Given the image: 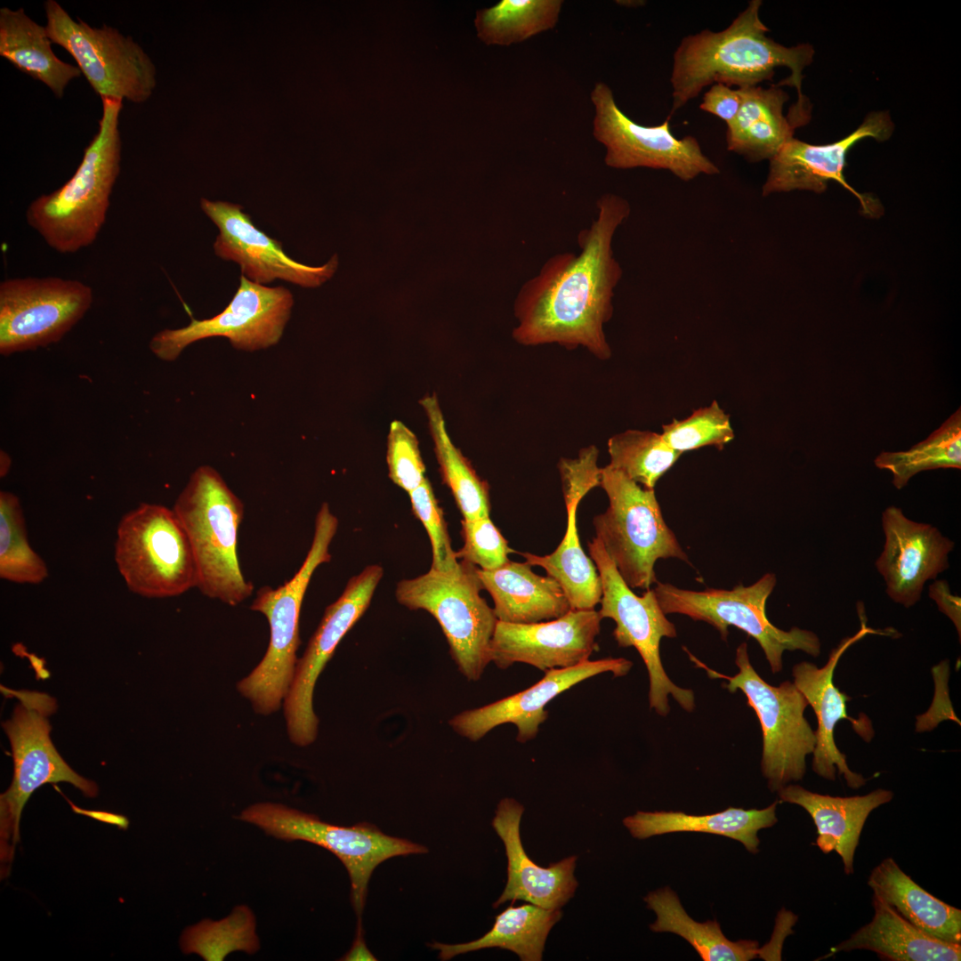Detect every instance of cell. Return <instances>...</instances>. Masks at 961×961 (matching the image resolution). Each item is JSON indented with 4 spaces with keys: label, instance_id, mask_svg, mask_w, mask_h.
<instances>
[{
    "label": "cell",
    "instance_id": "cell-1",
    "mask_svg": "<svg viewBox=\"0 0 961 961\" xmlns=\"http://www.w3.org/2000/svg\"><path fill=\"white\" fill-rule=\"evenodd\" d=\"M596 208V217L577 236L579 252L553 255L519 290L513 330L518 343L583 347L600 359L610 358L603 327L613 315L615 289L622 278L612 242L631 208L613 193L600 197Z\"/></svg>",
    "mask_w": 961,
    "mask_h": 961
},
{
    "label": "cell",
    "instance_id": "cell-2",
    "mask_svg": "<svg viewBox=\"0 0 961 961\" xmlns=\"http://www.w3.org/2000/svg\"><path fill=\"white\" fill-rule=\"evenodd\" d=\"M762 4L761 0L749 1L723 30L704 29L681 40L673 56L670 117L707 85L755 86L772 80L775 69L786 67L790 76L776 85L794 86L797 91V101L787 117L796 127L809 122L811 106L802 93V82L804 69L813 61L814 48L809 44L785 46L769 37V28L760 18Z\"/></svg>",
    "mask_w": 961,
    "mask_h": 961
},
{
    "label": "cell",
    "instance_id": "cell-3",
    "mask_svg": "<svg viewBox=\"0 0 961 961\" xmlns=\"http://www.w3.org/2000/svg\"><path fill=\"white\" fill-rule=\"evenodd\" d=\"M101 101L99 130L72 177L54 191L36 198L26 211L28 224L61 254L76 253L95 241L119 175L118 124L123 101L101 98Z\"/></svg>",
    "mask_w": 961,
    "mask_h": 961
},
{
    "label": "cell",
    "instance_id": "cell-4",
    "mask_svg": "<svg viewBox=\"0 0 961 961\" xmlns=\"http://www.w3.org/2000/svg\"><path fill=\"white\" fill-rule=\"evenodd\" d=\"M189 539L197 587L206 597L236 606L254 586L242 573L238 534L244 504L210 465L193 471L172 508Z\"/></svg>",
    "mask_w": 961,
    "mask_h": 961
},
{
    "label": "cell",
    "instance_id": "cell-5",
    "mask_svg": "<svg viewBox=\"0 0 961 961\" xmlns=\"http://www.w3.org/2000/svg\"><path fill=\"white\" fill-rule=\"evenodd\" d=\"M338 519L327 503L315 519L311 545L293 577L276 588L263 586L256 593L251 610L265 616L270 642L259 664L238 684V691L259 715L277 712L293 681L300 645L299 620L303 598L316 569L331 560L329 546L336 534Z\"/></svg>",
    "mask_w": 961,
    "mask_h": 961
},
{
    "label": "cell",
    "instance_id": "cell-6",
    "mask_svg": "<svg viewBox=\"0 0 961 961\" xmlns=\"http://www.w3.org/2000/svg\"><path fill=\"white\" fill-rule=\"evenodd\" d=\"M19 699L10 720L3 723L13 759V777L0 795L1 877L10 873L20 840L21 812L33 792L45 783L69 782L85 795L94 797L97 785L74 771L54 747L48 716L56 701L48 694L8 690Z\"/></svg>",
    "mask_w": 961,
    "mask_h": 961
},
{
    "label": "cell",
    "instance_id": "cell-7",
    "mask_svg": "<svg viewBox=\"0 0 961 961\" xmlns=\"http://www.w3.org/2000/svg\"><path fill=\"white\" fill-rule=\"evenodd\" d=\"M600 486L609 498L606 511L594 516L596 538L630 588L648 590L658 559L690 563L687 553L666 523L654 489L642 487L609 464Z\"/></svg>",
    "mask_w": 961,
    "mask_h": 961
},
{
    "label": "cell",
    "instance_id": "cell-8",
    "mask_svg": "<svg viewBox=\"0 0 961 961\" xmlns=\"http://www.w3.org/2000/svg\"><path fill=\"white\" fill-rule=\"evenodd\" d=\"M483 589L477 567L460 560L452 570L431 568L416 577L400 580L395 591L400 604L425 610L437 620L458 671L472 682L490 663V642L498 621L494 609L480 596Z\"/></svg>",
    "mask_w": 961,
    "mask_h": 961
},
{
    "label": "cell",
    "instance_id": "cell-9",
    "mask_svg": "<svg viewBox=\"0 0 961 961\" xmlns=\"http://www.w3.org/2000/svg\"><path fill=\"white\" fill-rule=\"evenodd\" d=\"M690 656L711 678H722L731 693L741 690L747 705L755 711L763 733L761 769L771 792H778L792 781L803 779L806 772V756L816 745L815 731L804 717L809 706L795 684L785 681L778 686L764 681L752 666L747 645L742 642L736 650L733 676L713 670Z\"/></svg>",
    "mask_w": 961,
    "mask_h": 961
},
{
    "label": "cell",
    "instance_id": "cell-10",
    "mask_svg": "<svg viewBox=\"0 0 961 961\" xmlns=\"http://www.w3.org/2000/svg\"><path fill=\"white\" fill-rule=\"evenodd\" d=\"M115 562L127 588L146 598L179 596L197 587L187 535L173 509L142 503L120 519Z\"/></svg>",
    "mask_w": 961,
    "mask_h": 961
},
{
    "label": "cell",
    "instance_id": "cell-11",
    "mask_svg": "<svg viewBox=\"0 0 961 961\" xmlns=\"http://www.w3.org/2000/svg\"><path fill=\"white\" fill-rule=\"evenodd\" d=\"M653 589L664 613L685 615L715 627L723 641L729 626H735L753 637L761 646L773 674L782 670L785 650H802L814 658L820 653L818 635L796 626L788 631L775 626L767 618L766 602L777 577L766 573L749 586L738 585L731 590L691 591L657 581Z\"/></svg>",
    "mask_w": 961,
    "mask_h": 961
},
{
    "label": "cell",
    "instance_id": "cell-12",
    "mask_svg": "<svg viewBox=\"0 0 961 961\" xmlns=\"http://www.w3.org/2000/svg\"><path fill=\"white\" fill-rule=\"evenodd\" d=\"M590 558L594 561L602 583V618L616 623L612 633L618 645L634 647L640 654L649 676V705L658 715L670 712L668 696L690 713L695 708L692 690L675 684L669 678L660 658L662 638L677 636L675 626L667 619L656 598L653 589L636 595L623 580L599 539L587 543Z\"/></svg>",
    "mask_w": 961,
    "mask_h": 961
},
{
    "label": "cell",
    "instance_id": "cell-13",
    "mask_svg": "<svg viewBox=\"0 0 961 961\" xmlns=\"http://www.w3.org/2000/svg\"><path fill=\"white\" fill-rule=\"evenodd\" d=\"M239 820L257 826L271 836L310 842L334 853L348 871L358 923H361L367 884L374 869L392 857L428 852L424 845L385 835L367 822L351 827L332 825L313 814L280 804H254L242 811Z\"/></svg>",
    "mask_w": 961,
    "mask_h": 961
},
{
    "label": "cell",
    "instance_id": "cell-14",
    "mask_svg": "<svg viewBox=\"0 0 961 961\" xmlns=\"http://www.w3.org/2000/svg\"><path fill=\"white\" fill-rule=\"evenodd\" d=\"M45 28L53 44L64 48L101 98L147 101L156 86V68L131 36L106 24L93 28L76 21L55 0L44 2Z\"/></svg>",
    "mask_w": 961,
    "mask_h": 961
},
{
    "label": "cell",
    "instance_id": "cell-15",
    "mask_svg": "<svg viewBox=\"0 0 961 961\" xmlns=\"http://www.w3.org/2000/svg\"><path fill=\"white\" fill-rule=\"evenodd\" d=\"M590 99L594 107L593 135L605 148L607 166L666 170L683 182L720 174L694 136L673 134L670 116L658 125L634 122L618 106L612 90L603 82L594 85Z\"/></svg>",
    "mask_w": 961,
    "mask_h": 961
},
{
    "label": "cell",
    "instance_id": "cell-16",
    "mask_svg": "<svg viewBox=\"0 0 961 961\" xmlns=\"http://www.w3.org/2000/svg\"><path fill=\"white\" fill-rule=\"evenodd\" d=\"M87 284L60 277L0 283V354L46 347L62 339L91 308Z\"/></svg>",
    "mask_w": 961,
    "mask_h": 961
},
{
    "label": "cell",
    "instance_id": "cell-17",
    "mask_svg": "<svg viewBox=\"0 0 961 961\" xmlns=\"http://www.w3.org/2000/svg\"><path fill=\"white\" fill-rule=\"evenodd\" d=\"M294 297L286 287H270L241 275L239 286L217 315L192 319L185 327L166 328L149 341V350L159 359L175 360L193 343L210 337H225L237 350L254 351L276 345L290 319Z\"/></svg>",
    "mask_w": 961,
    "mask_h": 961
},
{
    "label": "cell",
    "instance_id": "cell-18",
    "mask_svg": "<svg viewBox=\"0 0 961 961\" xmlns=\"http://www.w3.org/2000/svg\"><path fill=\"white\" fill-rule=\"evenodd\" d=\"M383 575L384 569L372 564L351 577L342 594L326 608L304 653L298 658L283 701L287 734L293 744L306 747L317 739L319 718L313 710L316 682L341 640L368 608Z\"/></svg>",
    "mask_w": 961,
    "mask_h": 961
},
{
    "label": "cell",
    "instance_id": "cell-19",
    "mask_svg": "<svg viewBox=\"0 0 961 961\" xmlns=\"http://www.w3.org/2000/svg\"><path fill=\"white\" fill-rule=\"evenodd\" d=\"M200 207L219 230L214 254L238 263L241 275L266 286L282 279L303 287H317L329 279L338 266L334 254L324 265L312 267L289 257L279 240L255 227L238 204L202 198Z\"/></svg>",
    "mask_w": 961,
    "mask_h": 961
},
{
    "label": "cell",
    "instance_id": "cell-20",
    "mask_svg": "<svg viewBox=\"0 0 961 961\" xmlns=\"http://www.w3.org/2000/svg\"><path fill=\"white\" fill-rule=\"evenodd\" d=\"M860 630L855 634L844 638L831 650L824 666L818 667L812 662L802 661L795 664L792 669L793 682L813 709L818 721L815 731L816 745L812 752V771L831 781L836 779V774L843 776L847 786L852 789L864 786L867 779L849 768L845 755L836 747L835 729L840 721L846 719L866 742L872 739L875 732L866 715H862L860 719L848 715L846 702L851 698L835 685L834 673L839 659L850 646L869 634H889L887 632L868 627L866 619L860 615Z\"/></svg>",
    "mask_w": 961,
    "mask_h": 961
},
{
    "label": "cell",
    "instance_id": "cell-21",
    "mask_svg": "<svg viewBox=\"0 0 961 961\" xmlns=\"http://www.w3.org/2000/svg\"><path fill=\"white\" fill-rule=\"evenodd\" d=\"M602 618L594 610H569L552 620L529 624L497 621L490 662L500 669L524 663L545 672L577 666L599 650Z\"/></svg>",
    "mask_w": 961,
    "mask_h": 961
},
{
    "label": "cell",
    "instance_id": "cell-22",
    "mask_svg": "<svg viewBox=\"0 0 961 961\" xmlns=\"http://www.w3.org/2000/svg\"><path fill=\"white\" fill-rule=\"evenodd\" d=\"M632 666L633 662L625 658H605L588 659L571 667L550 669L529 688L463 711L454 715L448 724L458 735L478 741L494 728L513 723L517 728L516 740L525 743L537 735L539 725L548 717L545 707L558 695L602 673H611L614 677L626 675Z\"/></svg>",
    "mask_w": 961,
    "mask_h": 961
},
{
    "label": "cell",
    "instance_id": "cell-23",
    "mask_svg": "<svg viewBox=\"0 0 961 961\" xmlns=\"http://www.w3.org/2000/svg\"><path fill=\"white\" fill-rule=\"evenodd\" d=\"M894 125L887 111L870 112L852 133L833 143L816 145L795 137L769 161V172L762 188L763 197L792 190L821 193L830 180L839 182L860 201L865 214L877 211V201L856 191L845 180L844 170L848 151L860 141L870 137L888 140Z\"/></svg>",
    "mask_w": 961,
    "mask_h": 961
},
{
    "label": "cell",
    "instance_id": "cell-24",
    "mask_svg": "<svg viewBox=\"0 0 961 961\" xmlns=\"http://www.w3.org/2000/svg\"><path fill=\"white\" fill-rule=\"evenodd\" d=\"M884 545L876 561L885 593L905 608L920 599L925 584L949 567L954 542L931 524L914 521L891 505L882 513Z\"/></svg>",
    "mask_w": 961,
    "mask_h": 961
},
{
    "label": "cell",
    "instance_id": "cell-25",
    "mask_svg": "<svg viewBox=\"0 0 961 961\" xmlns=\"http://www.w3.org/2000/svg\"><path fill=\"white\" fill-rule=\"evenodd\" d=\"M524 807L513 798L497 804L492 826L502 839L507 856L505 888L493 904L525 900L536 906L560 909L575 893L577 856L565 858L548 868L537 865L526 853L521 840L520 823Z\"/></svg>",
    "mask_w": 961,
    "mask_h": 961
},
{
    "label": "cell",
    "instance_id": "cell-26",
    "mask_svg": "<svg viewBox=\"0 0 961 961\" xmlns=\"http://www.w3.org/2000/svg\"><path fill=\"white\" fill-rule=\"evenodd\" d=\"M777 793L780 802L799 805L810 814L818 833L815 844L824 853L836 852L846 875L853 873L855 851L868 817L894 795L891 790L877 788L863 795L832 796L792 784Z\"/></svg>",
    "mask_w": 961,
    "mask_h": 961
},
{
    "label": "cell",
    "instance_id": "cell-27",
    "mask_svg": "<svg viewBox=\"0 0 961 961\" xmlns=\"http://www.w3.org/2000/svg\"><path fill=\"white\" fill-rule=\"evenodd\" d=\"M477 574L494 602L498 621L529 624L552 620L566 614L569 601L557 581L540 576L528 562L509 561L500 568Z\"/></svg>",
    "mask_w": 961,
    "mask_h": 961
},
{
    "label": "cell",
    "instance_id": "cell-28",
    "mask_svg": "<svg viewBox=\"0 0 961 961\" xmlns=\"http://www.w3.org/2000/svg\"><path fill=\"white\" fill-rule=\"evenodd\" d=\"M870 922L831 949V954L856 949L875 952L887 961H959L961 944L950 943L925 933L893 907L873 894Z\"/></svg>",
    "mask_w": 961,
    "mask_h": 961
},
{
    "label": "cell",
    "instance_id": "cell-29",
    "mask_svg": "<svg viewBox=\"0 0 961 961\" xmlns=\"http://www.w3.org/2000/svg\"><path fill=\"white\" fill-rule=\"evenodd\" d=\"M738 89L741 105L727 125V149L751 163L770 160L794 138L795 128L783 113L789 96L776 85Z\"/></svg>",
    "mask_w": 961,
    "mask_h": 961
},
{
    "label": "cell",
    "instance_id": "cell-30",
    "mask_svg": "<svg viewBox=\"0 0 961 961\" xmlns=\"http://www.w3.org/2000/svg\"><path fill=\"white\" fill-rule=\"evenodd\" d=\"M778 802L763 809L729 807L712 814L693 815L682 812H642L627 816L623 824L633 837L646 839L675 832H701L740 842L752 853L759 852L758 832L778 822Z\"/></svg>",
    "mask_w": 961,
    "mask_h": 961
},
{
    "label": "cell",
    "instance_id": "cell-31",
    "mask_svg": "<svg viewBox=\"0 0 961 961\" xmlns=\"http://www.w3.org/2000/svg\"><path fill=\"white\" fill-rule=\"evenodd\" d=\"M868 885L873 894L925 933L961 944V910L925 891L892 858H885L872 869Z\"/></svg>",
    "mask_w": 961,
    "mask_h": 961
},
{
    "label": "cell",
    "instance_id": "cell-32",
    "mask_svg": "<svg viewBox=\"0 0 961 961\" xmlns=\"http://www.w3.org/2000/svg\"><path fill=\"white\" fill-rule=\"evenodd\" d=\"M52 43L45 26L33 20L23 8L0 9V56L62 98L68 84L82 73L77 66L60 60Z\"/></svg>",
    "mask_w": 961,
    "mask_h": 961
},
{
    "label": "cell",
    "instance_id": "cell-33",
    "mask_svg": "<svg viewBox=\"0 0 961 961\" xmlns=\"http://www.w3.org/2000/svg\"><path fill=\"white\" fill-rule=\"evenodd\" d=\"M561 916L560 909L531 903L510 906L496 917L493 927L475 941L458 944L433 942L429 946L439 950L441 960L482 949L500 948L516 953L522 961H540L548 933Z\"/></svg>",
    "mask_w": 961,
    "mask_h": 961
},
{
    "label": "cell",
    "instance_id": "cell-34",
    "mask_svg": "<svg viewBox=\"0 0 961 961\" xmlns=\"http://www.w3.org/2000/svg\"><path fill=\"white\" fill-rule=\"evenodd\" d=\"M656 921L650 925L653 932L675 933L687 941L704 961H748L762 956L758 942L730 941L715 920L697 922L685 911L677 894L669 887L658 889L644 897Z\"/></svg>",
    "mask_w": 961,
    "mask_h": 961
},
{
    "label": "cell",
    "instance_id": "cell-35",
    "mask_svg": "<svg viewBox=\"0 0 961 961\" xmlns=\"http://www.w3.org/2000/svg\"><path fill=\"white\" fill-rule=\"evenodd\" d=\"M580 502L566 503L567 526L563 538L550 554L521 553L531 566L543 568L564 592L571 610H594L602 599V583L594 561L584 552L577 532Z\"/></svg>",
    "mask_w": 961,
    "mask_h": 961
},
{
    "label": "cell",
    "instance_id": "cell-36",
    "mask_svg": "<svg viewBox=\"0 0 961 961\" xmlns=\"http://www.w3.org/2000/svg\"><path fill=\"white\" fill-rule=\"evenodd\" d=\"M428 418L443 482L449 488L464 520L489 517V487L453 444L439 401L433 394L420 400Z\"/></svg>",
    "mask_w": 961,
    "mask_h": 961
},
{
    "label": "cell",
    "instance_id": "cell-37",
    "mask_svg": "<svg viewBox=\"0 0 961 961\" xmlns=\"http://www.w3.org/2000/svg\"><path fill=\"white\" fill-rule=\"evenodd\" d=\"M561 0H501L476 12L478 37L486 44L511 45L553 28Z\"/></svg>",
    "mask_w": 961,
    "mask_h": 961
},
{
    "label": "cell",
    "instance_id": "cell-38",
    "mask_svg": "<svg viewBox=\"0 0 961 961\" xmlns=\"http://www.w3.org/2000/svg\"><path fill=\"white\" fill-rule=\"evenodd\" d=\"M875 464L892 472V484L898 489L923 471L961 469L960 408L926 440L907 451L882 452L876 457Z\"/></svg>",
    "mask_w": 961,
    "mask_h": 961
},
{
    "label": "cell",
    "instance_id": "cell-39",
    "mask_svg": "<svg viewBox=\"0 0 961 961\" xmlns=\"http://www.w3.org/2000/svg\"><path fill=\"white\" fill-rule=\"evenodd\" d=\"M608 452L610 466L649 489H654L682 455L660 433L640 430H627L610 437Z\"/></svg>",
    "mask_w": 961,
    "mask_h": 961
},
{
    "label": "cell",
    "instance_id": "cell-40",
    "mask_svg": "<svg viewBox=\"0 0 961 961\" xmlns=\"http://www.w3.org/2000/svg\"><path fill=\"white\" fill-rule=\"evenodd\" d=\"M42 557L30 546L23 509L12 492H0V577L16 584L37 585L48 577Z\"/></svg>",
    "mask_w": 961,
    "mask_h": 961
},
{
    "label": "cell",
    "instance_id": "cell-41",
    "mask_svg": "<svg viewBox=\"0 0 961 961\" xmlns=\"http://www.w3.org/2000/svg\"><path fill=\"white\" fill-rule=\"evenodd\" d=\"M660 434L681 454L707 446L722 449L734 438L730 416L715 400L682 420L674 419L664 424Z\"/></svg>",
    "mask_w": 961,
    "mask_h": 961
},
{
    "label": "cell",
    "instance_id": "cell-42",
    "mask_svg": "<svg viewBox=\"0 0 961 961\" xmlns=\"http://www.w3.org/2000/svg\"><path fill=\"white\" fill-rule=\"evenodd\" d=\"M413 514L423 523L429 536L432 551V569L449 571L458 564L452 549L442 509L435 497L431 483L425 479L419 487L408 493Z\"/></svg>",
    "mask_w": 961,
    "mask_h": 961
},
{
    "label": "cell",
    "instance_id": "cell-43",
    "mask_svg": "<svg viewBox=\"0 0 961 961\" xmlns=\"http://www.w3.org/2000/svg\"><path fill=\"white\" fill-rule=\"evenodd\" d=\"M464 545L456 552V558L478 566L483 570L500 568L509 561L513 553L507 540L495 526L490 517L461 521Z\"/></svg>",
    "mask_w": 961,
    "mask_h": 961
},
{
    "label": "cell",
    "instance_id": "cell-44",
    "mask_svg": "<svg viewBox=\"0 0 961 961\" xmlns=\"http://www.w3.org/2000/svg\"><path fill=\"white\" fill-rule=\"evenodd\" d=\"M386 460L390 479L408 493L426 479L417 438L400 421L390 425Z\"/></svg>",
    "mask_w": 961,
    "mask_h": 961
},
{
    "label": "cell",
    "instance_id": "cell-45",
    "mask_svg": "<svg viewBox=\"0 0 961 961\" xmlns=\"http://www.w3.org/2000/svg\"><path fill=\"white\" fill-rule=\"evenodd\" d=\"M599 450L594 445L582 448L576 458H561L558 468L564 503L578 501L600 486Z\"/></svg>",
    "mask_w": 961,
    "mask_h": 961
},
{
    "label": "cell",
    "instance_id": "cell-46",
    "mask_svg": "<svg viewBox=\"0 0 961 961\" xmlns=\"http://www.w3.org/2000/svg\"><path fill=\"white\" fill-rule=\"evenodd\" d=\"M741 105V96L739 89L716 83L704 93L699 109L703 111L716 116L730 125L736 117Z\"/></svg>",
    "mask_w": 961,
    "mask_h": 961
},
{
    "label": "cell",
    "instance_id": "cell-47",
    "mask_svg": "<svg viewBox=\"0 0 961 961\" xmlns=\"http://www.w3.org/2000/svg\"><path fill=\"white\" fill-rule=\"evenodd\" d=\"M929 596L939 610L954 624L960 639L961 634V599L953 594L946 580H936L929 586Z\"/></svg>",
    "mask_w": 961,
    "mask_h": 961
},
{
    "label": "cell",
    "instance_id": "cell-48",
    "mask_svg": "<svg viewBox=\"0 0 961 961\" xmlns=\"http://www.w3.org/2000/svg\"><path fill=\"white\" fill-rule=\"evenodd\" d=\"M342 960H376L365 945L361 925H357L353 945Z\"/></svg>",
    "mask_w": 961,
    "mask_h": 961
},
{
    "label": "cell",
    "instance_id": "cell-49",
    "mask_svg": "<svg viewBox=\"0 0 961 961\" xmlns=\"http://www.w3.org/2000/svg\"><path fill=\"white\" fill-rule=\"evenodd\" d=\"M0 457H1L0 474H1V477H4L6 475V473L8 472L9 469H10L11 458L9 457V456L5 452H3V451L1 452V456Z\"/></svg>",
    "mask_w": 961,
    "mask_h": 961
}]
</instances>
